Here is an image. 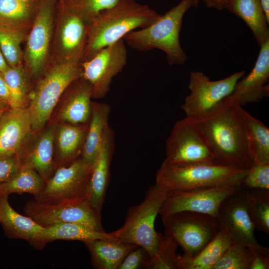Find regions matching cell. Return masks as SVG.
<instances>
[{
	"label": "cell",
	"instance_id": "obj_1",
	"mask_svg": "<svg viewBox=\"0 0 269 269\" xmlns=\"http://www.w3.org/2000/svg\"><path fill=\"white\" fill-rule=\"evenodd\" d=\"M242 106L231 94L196 120L218 164L249 169L252 163L247 151L245 110Z\"/></svg>",
	"mask_w": 269,
	"mask_h": 269
},
{
	"label": "cell",
	"instance_id": "obj_2",
	"mask_svg": "<svg viewBox=\"0 0 269 269\" xmlns=\"http://www.w3.org/2000/svg\"><path fill=\"white\" fill-rule=\"evenodd\" d=\"M160 16L147 5L134 0H119L88 24L87 41L82 61L123 39L130 32L151 24Z\"/></svg>",
	"mask_w": 269,
	"mask_h": 269
},
{
	"label": "cell",
	"instance_id": "obj_3",
	"mask_svg": "<svg viewBox=\"0 0 269 269\" xmlns=\"http://www.w3.org/2000/svg\"><path fill=\"white\" fill-rule=\"evenodd\" d=\"M200 0H181L151 24L130 32L123 39L130 47L140 51L158 49L164 52L167 63L181 65L187 55L180 41V32L185 13L197 7Z\"/></svg>",
	"mask_w": 269,
	"mask_h": 269
},
{
	"label": "cell",
	"instance_id": "obj_4",
	"mask_svg": "<svg viewBox=\"0 0 269 269\" xmlns=\"http://www.w3.org/2000/svg\"><path fill=\"white\" fill-rule=\"evenodd\" d=\"M248 169L215 163L175 165L163 161L155 184L166 191L221 186H241Z\"/></svg>",
	"mask_w": 269,
	"mask_h": 269
},
{
	"label": "cell",
	"instance_id": "obj_5",
	"mask_svg": "<svg viewBox=\"0 0 269 269\" xmlns=\"http://www.w3.org/2000/svg\"><path fill=\"white\" fill-rule=\"evenodd\" d=\"M82 76L81 62L51 63L45 69L29 95L27 109L32 132L44 127L62 94Z\"/></svg>",
	"mask_w": 269,
	"mask_h": 269
},
{
	"label": "cell",
	"instance_id": "obj_6",
	"mask_svg": "<svg viewBox=\"0 0 269 269\" xmlns=\"http://www.w3.org/2000/svg\"><path fill=\"white\" fill-rule=\"evenodd\" d=\"M167 192L155 184L149 187L143 201L128 209L124 225L112 232L115 238L140 247L149 257L153 256L156 251L158 240L155 221Z\"/></svg>",
	"mask_w": 269,
	"mask_h": 269
},
{
	"label": "cell",
	"instance_id": "obj_7",
	"mask_svg": "<svg viewBox=\"0 0 269 269\" xmlns=\"http://www.w3.org/2000/svg\"><path fill=\"white\" fill-rule=\"evenodd\" d=\"M167 163L175 165L218 164L196 119L186 117L175 123L166 142Z\"/></svg>",
	"mask_w": 269,
	"mask_h": 269
},
{
	"label": "cell",
	"instance_id": "obj_8",
	"mask_svg": "<svg viewBox=\"0 0 269 269\" xmlns=\"http://www.w3.org/2000/svg\"><path fill=\"white\" fill-rule=\"evenodd\" d=\"M162 221L165 235L174 240L189 257L196 255L221 229L215 217L200 213L181 212Z\"/></svg>",
	"mask_w": 269,
	"mask_h": 269
},
{
	"label": "cell",
	"instance_id": "obj_9",
	"mask_svg": "<svg viewBox=\"0 0 269 269\" xmlns=\"http://www.w3.org/2000/svg\"><path fill=\"white\" fill-rule=\"evenodd\" d=\"M245 74V71L241 70L212 81L202 71L192 70L188 86L190 93L181 106L186 116L197 119L208 113L232 93L237 82Z\"/></svg>",
	"mask_w": 269,
	"mask_h": 269
},
{
	"label": "cell",
	"instance_id": "obj_10",
	"mask_svg": "<svg viewBox=\"0 0 269 269\" xmlns=\"http://www.w3.org/2000/svg\"><path fill=\"white\" fill-rule=\"evenodd\" d=\"M57 0H40L26 39L23 60L29 76L32 78L42 75L50 60L54 7Z\"/></svg>",
	"mask_w": 269,
	"mask_h": 269
},
{
	"label": "cell",
	"instance_id": "obj_11",
	"mask_svg": "<svg viewBox=\"0 0 269 269\" xmlns=\"http://www.w3.org/2000/svg\"><path fill=\"white\" fill-rule=\"evenodd\" d=\"M25 215L45 227L61 223H73L100 232H105L101 215L91 206L89 197L73 201L55 204L28 201L23 208Z\"/></svg>",
	"mask_w": 269,
	"mask_h": 269
},
{
	"label": "cell",
	"instance_id": "obj_12",
	"mask_svg": "<svg viewBox=\"0 0 269 269\" xmlns=\"http://www.w3.org/2000/svg\"><path fill=\"white\" fill-rule=\"evenodd\" d=\"M241 188V186H221L168 191L158 214L161 219L185 211L208 214L216 218L223 201Z\"/></svg>",
	"mask_w": 269,
	"mask_h": 269
},
{
	"label": "cell",
	"instance_id": "obj_13",
	"mask_svg": "<svg viewBox=\"0 0 269 269\" xmlns=\"http://www.w3.org/2000/svg\"><path fill=\"white\" fill-rule=\"evenodd\" d=\"M92 169L81 157L69 165L57 168L34 200L42 204H55L89 197Z\"/></svg>",
	"mask_w": 269,
	"mask_h": 269
},
{
	"label": "cell",
	"instance_id": "obj_14",
	"mask_svg": "<svg viewBox=\"0 0 269 269\" xmlns=\"http://www.w3.org/2000/svg\"><path fill=\"white\" fill-rule=\"evenodd\" d=\"M127 59L126 43L122 39L81 62L82 77L92 87V98L102 99L107 96L113 78L123 70Z\"/></svg>",
	"mask_w": 269,
	"mask_h": 269
},
{
	"label": "cell",
	"instance_id": "obj_15",
	"mask_svg": "<svg viewBox=\"0 0 269 269\" xmlns=\"http://www.w3.org/2000/svg\"><path fill=\"white\" fill-rule=\"evenodd\" d=\"M59 10L51 63L81 62L87 44L88 24L73 13Z\"/></svg>",
	"mask_w": 269,
	"mask_h": 269
},
{
	"label": "cell",
	"instance_id": "obj_16",
	"mask_svg": "<svg viewBox=\"0 0 269 269\" xmlns=\"http://www.w3.org/2000/svg\"><path fill=\"white\" fill-rule=\"evenodd\" d=\"M216 218L221 229L230 235L234 243L249 248L260 245L247 210L244 189H239L223 201Z\"/></svg>",
	"mask_w": 269,
	"mask_h": 269
},
{
	"label": "cell",
	"instance_id": "obj_17",
	"mask_svg": "<svg viewBox=\"0 0 269 269\" xmlns=\"http://www.w3.org/2000/svg\"><path fill=\"white\" fill-rule=\"evenodd\" d=\"M32 132L27 108L6 110L0 117V157L22 155Z\"/></svg>",
	"mask_w": 269,
	"mask_h": 269
},
{
	"label": "cell",
	"instance_id": "obj_18",
	"mask_svg": "<svg viewBox=\"0 0 269 269\" xmlns=\"http://www.w3.org/2000/svg\"><path fill=\"white\" fill-rule=\"evenodd\" d=\"M260 47L252 71L237 82L232 93L242 106L257 103L269 95V40Z\"/></svg>",
	"mask_w": 269,
	"mask_h": 269
},
{
	"label": "cell",
	"instance_id": "obj_19",
	"mask_svg": "<svg viewBox=\"0 0 269 269\" xmlns=\"http://www.w3.org/2000/svg\"><path fill=\"white\" fill-rule=\"evenodd\" d=\"M115 147L114 133L108 126L92 167L89 183V201L94 210L100 215L109 184L110 165Z\"/></svg>",
	"mask_w": 269,
	"mask_h": 269
},
{
	"label": "cell",
	"instance_id": "obj_20",
	"mask_svg": "<svg viewBox=\"0 0 269 269\" xmlns=\"http://www.w3.org/2000/svg\"><path fill=\"white\" fill-rule=\"evenodd\" d=\"M59 119L67 124H89L92 114V87L82 76L67 88Z\"/></svg>",
	"mask_w": 269,
	"mask_h": 269
},
{
	"label": "cell",
	"instance_id": "obj_21",
	"mask_svg": "<svg viewBox=\"0 0 269 269\" xmlns=\"http://www.w3.org/2000/svg\"><path fill=\"white\" fill-rule=\"evenodd\" d=\"M8 197L0 194V224L5 235L10 239L26 241L35 248L37 237L44 227L15 211L9 204Z\"/></svg>",
	"mask_w": 269,
	"mask_h": 269
},
{
	"label": "cell",
	"instance_id": "obj_22",
	"mask_svg": "<svg viewBox=\"0 0 269 269\" xmlns=\"http://www.w3.org/2000/svg\"><path fill=\"white\" fill-rule=\"evenodd\" d=\"M97 239L116 240L112 232L96 231L76 223H61L44 227L37 237L35 248L41 249L46 244L55 240L84 242Z\"/></svg>",
	"mask_w": 269,
	"mask_h": 269
},
{
	"label": "cell",
	"instance_id": "obj_23",
	"mask_svg": "<svg viewBox=\"0 0 269 269\" xmlns=\"http://www.w3.org/2000/svg\"><path fill=\"white\" fill-rule=\"evenodd\" d=\"M55 127L46 129L36 141L33 147L22 155V166L35 170L46 183L55 171L53 158V141Z\"/></svg>",
	"mask_w": 269,
	"mask_h": 269
},
{
	"label": "cell",
	"instance_id": "obj_24",
	"mask_svg": "<svg viewBox=\"0 0 269 269\" xmlns=\"http://www.w3.org/2000/svg\"><path fill=\"white\" fill-rule=\"evenodd\" d=\"M225 9L246 23L259 46L269 40V21L260 0H227Z\"/></svg>",
	"mask_w": 269,
	"mask_h": 269
},
{
	"label": "cell",
	"instance_id": "obj_25",
	"mask_svg": "<svg viewBox=\"0 0 269 269\" xmlns=\"http://www.w3.org/2000/svg\"><path fill=\"white\" fill-rule=\"evenodd\" d=\"M111 107L107 104L92 102V114L83 147L81 158L92 168L102 143L108 121Z\"/></svg>",
	"mask_w": 269,
	"mask_h": 269
},
{
	"label": "cell",
	"instance_id": "obj_26",
	"mask_svg": "<svg viewBox=\"0 0 269 269\" xmlns=\"http://www.w3.org/2000/svg\"><path fill=\"white\" fill-rule=\"evenodd\" d=\"M90 252L91 264L97 269H118L136 245L115 240L97 239L83 242Z\"/></svg>",
	"mask_w": 269,
	"mask_h": 269
},
{
	"label": "cell",
	"instance_id": "obj_27",
	"mask_svg": "<svg viewBox=\"0 0 269 269\" xmlns=\"http://www.w3.org/2000/svg\"><path fill=\"white\" fill-rule=\"evenodd\" d=\"M234 242L230 235L221 229L216 237L193 257L177 255V269H212Z\"/></svg>",
	"mask_w": 269,
	"mask_h": 269
},
{
	"label": "cell",
	"instance_id": "obj_28",
	"mask_svg": "<svg viewBox=\"0 0 269 269\" xmlns=\"http://www.w3.org/2000/svg\"><path fill=\"white\" fill-rule=\"evenodd\" d=\"M88 126L89 124L64 123L59 128L57 133L58 150L57 168L69 165L81 157Z\"/></svg>",
	"mask_w": 269,
	"mask_h": 269
},
{
	"label": "cell",
	"instance_id": "obj_29",
	"mask_svg": "<svg viewBox=\"0 0 269 269\" xmlns=\"http://www.w3.org/2000/svg\"><path fill=\"white\" fill-rule=\"evenodd\" d=\"M37 6L32 0H0V26L27 32Z\"/></svg>",
	"mask_w": 269,
	"mask_h": 269
},
{
	"label": "cell",
	"instance_id": "obj_30",
	"mask_svg": "<svg viewBox=\"0 0 269 269\" xmlns=\"http://www.w3.org/2000/svg\"><path fill=\"white\" fill-rule=\"evenodd\" d=\"M246 143L252 165L269 162V129L261 121L244 111Z\"/></svg>",
	"mask_w": 269,
	"mask_h": 269
},
{
	"label": "cell",
	"instance_id": "obj_31",
	"mask_svg": "<svg viewBox=\"0 0 269 269\" xmlns=\"http://www.w3.org/2000/svg\"><path fill=\"white\" fill-rule=\"evenodd\" d=\"M46 182L34 169L22 166L19 171L9 181L0 184V194L9 195L13 193H27L34 199L40 196Z\"/></svg>",
	"mask_w": 269,
	"mask_h": 269
},
{
	"label": "cell",
	"instance_id": "obj_32",
	"mask_svg": "<svg viewBox=\"0 0 269 269\" xmlns=\"http://www.w3.org/2000/svg\"><path fill=\"white\" fill-rule=\"evenodd\" d=\"M247 210L255 230L269 234V190L246 189Z\"/></svg>",
	"mask_w": 269,
	"mask_h": 269
},
{
	"label": "cell",
	"instance_id": "obj_33",
	"mask_svg": "<svg viewBox=\"0 0 269 269\" xmlns=\"http://www.w3.org/2000/svg\"><path fill=\"white\" fill-rule=\"evenodd\" d=\"M8 86L10 98V108H27L30 87L29 75L22 65L11 67L2 73Z\"/></svg>",
	"mask_w": 269,
	"mask_h": 269
},
{
	"label": "cell",
	"instance_id": "obj_34",
	"mask_svg": "<svg viewBox=\"0 0 269 269\" xmlns=\"http://www.w3.org/2000/svg\"><path fill=\"white\" fill-rule=\"evenodd\" d=\"M119 0H63L59 9L73 13L89 24L101 12L114 6Z\"/></svg>",
	"mask_w": 269,
	"mask_h": 269
},
{
	"label": "cell",
	"instance_id": "obj_35",
	"mask_svg": "<svg viewBox=\"0 0 269 269\" xmlns=\"http://www.w3.org/2000/svg\"><path fill=\"white\" fill-rule=\"evenodd\" d=\"M27 34L26 31L0 26V49L9 66L22 65L23 52L20 46Z\"/></svg>",
	"mask_w": 269,
	"mask_h": 269
},
{
	"label": "cell",
	"instance_id": "obj_36",
	"mask_svg": "<svg viewBox=\"0 0 269 269\" xmlns=\"http://www.w3.org/2000/svg\"><path fill=\"white\" fill-rule=\"evenodd\" d=\"M178 244L171 238L158 232L155 253L149 257L145 266L147 269H177Z\"/></svg>",
	"mask_w": 269,
	"mask_h": 269
},
{
	"label": "cell",
	"instance_id": "obj_37",
	"mask_svg": "<svg viewBox=\"0 0 269 269\" xmlns=\"http://www.w3.org/2000/svg\"><path fill=\"white\" fill-rule=\"evenodd\" d=\"M251 259L248 247L233 243L212 269H250Z\"/></svg>",
	"mask_w": 269,
	"mask_h": 269
},
{
	"label": "cell",
	"instance_id": "obj_38",
	"mask_svg": "<svg viewBox=\"0 0 269 269\" xmlns=\"http://www.w3.org/2000/svg\"><path fill=\"white\" fill-rule=\"evenodd\" d=\"M241 187L246 189L269 190V162L253 164L248 169Z\"/></svg>",
	"mask_w": 269,
	"mask_h": 269
},
{
	"label": "cell",
	"instance_id": "obj_39",
	"mask_svg": "<svg viewBox=\"0 0 269 269\" xmlns=\"http://www.w3.org/2000/svg\"><path fill=\"white\" fill-rule=\"evenodd\" d=\"M22 165L20 154L0 157V184L10 180Z\"/></svg>",
	"mask_w": 269,
	"mask_h": 269
},
{
	"label": "cell",
	"instance_id": "obj_40",
	"mask_svg": "<svg viewBox=\"0 0 269 269\" xmlns=\"http://www.w3.org/2000/svg\"><path fill=\"white\" fill-rule=\"evenodd\" d=\"M149 256L142 248L136 246L123 260L118 269L145 268Z\"/></svg>",
	"mask_w": 269,
	"mask_h": 269
},
{
	"label": "cell",
	"instance_id": "obj_41",
	"mask_svg": "<svg viewBox=\"0 0 269 269\" xmlns=\"http://www.w3.org/2000/svg\"><path fill=\"white\" fill-rule=\"evenodd\" d=\"M252 252L250 269H269V249L262 245L249 248Z\"/></svg>",
	"mask_w": 269,
	"mask_h": 269
},
{
	"label": "cell",
	"instance_id": "obj_42",
	"mask_svg": "<svg viewBox=\"0 0 269 269\" xmlns=\"http://www.w3.org/2000/svg\"><path fill=\"white\" fill-rule=\"evenodd\" d=\"M0 100L10 107L11 98L9 90L1 72H0Z\"/></svg>",
	"mask_w": 269,
	"mask_h": 269
},
{
	"label": "cell",
	"instance_id": "obj_43",
	"mask_svg": "<svg viewBox=\"0 0 269 269\" xmlns=\"http://www.w3.org/2000/svg\"><path fill=\"white\" fill-rule=\"evenodd\" d=\"M206 6L208 8H215L217 10L225 9L227 0H202Z\"/></svg>",
	"mask_w": 269,
	"mask_h": 269
},
{
	"label": "cell",
	"instance_id": "obj_44",
	"mask_svg": "<svg viewBox=\"0 0 269 269\" xmlns=\"http://www.w3.org/2000/svg\"><path fill=\"white\" fill-rule=\"evenodd\" d=\"M8 67L9 66L0 49V72L2 74L7 69Z\"/></svg>",
	"mask_w": 269,
	"mask_h": 269
},
{
	"label": "cell",
	"instance_id": "obj_45",
	"mask_svg": "<svg viewBox=\"0 0 269 269\" xmlns=\"http://www.w3.org/2000/svg\"><path fill=\"white\" fill-rule=\"evenodd\" d=\"M267 19L269 21V0H260Z\"/></svg>",
	"mask_w": 269,
	"mask_h": 269
},
{
	"label": "cell",
	"instance_id": "obj_46",
	"mask_svg": "<svg viewBox=\"0 0 269 269\" xmlns=\"http://www.w3.org/2000/svg\"><path fill=\"white\" fill-rule=\"evenodd\" d=\"M10 107L1 100H0V111L2 110H6Z\"/></svg>",
	"mask_w": 269,
	"mask_h": 269
},
{
	"label": "cell",
	"instance_id": "obj_47",
	"mask_svg": "<svg viewBox=\"0 0 269 269\" xmlns=\"http://www.w3.org/2000/svg\"><path fill=\"white\" fill-rule=\"evenodd\" d=\"M6 110H2L0 111V117L2 115V114L6 111Z\"/></svg>",
	"mask_w": 269,
	"mask_h": 269
},
{
	"label": "cell",
	"instance_id": "obj_48",
	"mask_svg": "<svg viewBox=\"0 0 269 269\" xmlns=\"http://www.w3.org/2000/svg\"><path fill=\"white\" fill-rule=\"evenodd\" d=\"M21 0L27 1V0Z\"/></svg>",
	"mask_w": 269,
	"mask_h": 269
},
{
	"label": "cell",
	"instance_id": "obj_49",
	"mask_svg": "<svg viewBox=\"0 0 269 269\" xmlns=\"http://www.w3.org/2000/svg\"><path fill=\"white\" fill-rule=\"evenodd\" d=\"M59 0V1H62V0Z\"/></svg>",
	"mask_w": 269,
	"mask_h": 269
}]
</instances>
